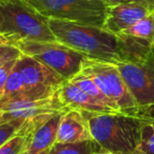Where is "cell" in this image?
Segmentation results:
<instances>
[{"label": "cell", "instance_id": "obj_25", "mask_svg": "<svg viewBox=\"0 0 154 154\" xmlns=\"http://www.w3.org/2000/svg\"><path fill=\"white\" fill-rule=\"evenodd\" d=\"M152 52L154 53V40H153V43H152Z\"/></svg>", "mask_w": 154, "mask_h": 154}, {"label": "cell", "instance_id": "obj_24", "mask_svg": "<svg viewBox=\"0 0 154 154\" xmlns=\"http://www.w3.org/2000/svg\"><path fill=\"white\" fill-rule=\"evenodd\" d=\"M1 43H10V42H8V41L5 40V39L3 38L1 35H0V45H1Z\"/></svg>", "mask_w": 154, "mask_h": 154}, {"label": "cell", "instance_id": "obj_10", "mask_svg": "<svg viewBox=\"0 0 154 154\" xmlns=\"http://www.w3.org/2000/svg\"><path fill=\"white\" fill-rule=\"evenodd\" d=\"M153 13L154 0H134L128 3L108 7L103 28L114 34H119Z\"/></svg>", "mask_w": 154, "mask_h": 154}, {"label": "cell", "instance_id": "obj_26", "mask_svg": "<svg viewBox=\"0 0 154 154\" xmlns=\"http://www.w3.org/2000/svg\"><path fill=\"white\" fill-rule=\"evenodd\" d=\"M48 152H49V151H45V152H42V153H40V154H48Z\"/></svg>", "mask_w": 154, "mask_h": 154}, {"label": "cell", "instance_id": "obj_8", "mask_svg": "<svg viewBox=\"0 0 154 154\" xmlns=\"http://www.w3.org/2000/svg\"><path fill=\"white\" fill-rule=\"evenodd\" d=\"M15 68L23 79V94L34 97H50L59 91L64 80L61 76L31 56L21 55L16 60Z\"/></svg>", "mask_w": 154, "mask_h": 154}, {"label": "cell", "instance_id": "obj_4", "mask_svg": "<svg viewBox=\"0 0 154 154\" xmlns=\"http://www.w3.org/2000/svg\"><path fill=\"white\" fill-rule=\"evenodd\" d=\"M48 19L103 26L107 5L103 0H26Z\"/></svg>", "mask_w": 154, "mask_h": 154}, {"label": "cell", "instance_id": "obj_7", "mask_svg": "<svg viewBox=\"0 0 154 154\" xmlns=\"http://www.w3.org/2000/svg\"><path fill=\"white\" fill-rule=\"evenodd\" d=\"M133 99L139 108L154 107V53L136 61L115 63Z\"/></svg>", "mask_w": 154, "mask_h": 154}, {"label": "cell", "instance_id": "obj_1", "mask_svg": "<svg viewBox=\"0 0 154 154\" xmlns=\"http://www.w3.org/2000/svg\"><path fill=\"white\" fill-rule=\"evenodd\" d=\"M56 40L88 59L117 63L126 60V35L114 34L103 26L48 19Z\"/></svg>", "mask_w": 154, "mask_h": 154}, {"label": "cell", "instance_id": "obj_14", "mask_svg": "<svg viewBox=\"0 0 154 154\" xmlns=\"http://www.w3.org/2000/svg\"><path fill=\"white\" fill-rule=\"evenodd\" d=\"M99 146L94 140L78 143H54L48 154H94Z\"/></svg>", "mask_w": 154, "mask_h": 154}, {"label": "cell", "instance_id": "obj_6", "mask_svg": "<svg viewBox=\"0 0 154 154\" xmlns=\"http://www.w3.org/2000/svg\"><path fill=\"white\" fill-rule=\"evenodd\" d=\"M82 73L93 78L101 92L117 106L120 112L136 114L151 110L143 109L137 106L115 63L86 58L82 63Z\"/></svg>", "mask_w": 154, "mask_h": 154}, {"label": "cell", "instance_id": "obj_3", "mask_svg": "<svg viewBox=\"0 0 154 154\" xmlns=\"http://www.w3.org/2000/svg\"><path fill=\"white\" fill-rule=\"evenodd\" d=\"M0 35L14 45L24 40H56L48 18L26 0H0Z\"/></svg>", "mask_w": 154, "mask_h": 154}, {"label": "cell", "instance_id": "obj_20", "mask_svg": "<svg viewBox=\"0 0 154 154\" xmlns=\"http://www.w3.org/2000/svg\"><path fill=\"white\" fill-rule=\"evenodd\" d=\"M21 55L16 45L11 43H1L0 45V62L5 61L8 59H17Z\"/></svg>", "mask_w": 154, "mask_h": 154}, {"label": "cell", "instance_id": "obj_21", "mask_svg": "<svg viewBox=\"0 0 154 154\" xmlns=\"http://www.w3.org/2000/svg\"><path fill=\"white\" fill-rule=\"evenodd\" d=\"M17 59H8L5 61L0 62V97H1L3 90H5V82L8 79V76L11 73V71L13 70Z\"/></svg>", "mask_w": 154, "mask_h": 154}, {"label": "cell", "instance_id": "obj_23", "mask_svg": "<svg viewBox=\"0 0 154 154\" xmlns=\"http://www.w3.org/2000/svg\"><path fill=\"white\" fill-rule=\"evenodd\" d=\"M94 154H115V153H112V152H109V151H106V150H103L99 148Z\"/></svg>", "mask_w": 154, "mask_h": 154}, {"label": "cell", "instance_id": "obj_16", "mask_svg": "<svg viewBox=\"0 0 154 154\" xmlns=\"http://www.w3.org/2000/svg\"><path fill=\"white\" fill-rule=\"evenodd\" d=\"M23 89L24 87L22 76L19 71L14 66L13 70L11 71V73L8 76L7 82H5V90H3L2 95L0 97V103L5 100H9V99L20 95L23 92Z\"/></svg>", "mask_w": 154, "mask_h": 154}, {"label": "cell", "instance_id": "obj_5", "mask_svg": "<svg viewBox=\"0 0 154 154\" xmlns=\"http://www.w3.org/2000/svg\"><path fill=\"white\" fill-rule=\"evenodd\" d=\"M24 55L31 56L61 76L64 80L72 79L82 72L85 57L75 50L59 41L24 40L16 43Z\"/></svg>", "mask_w": 154, "mask_h": 154}, {"label": "cell", "instance_id": "obj_11", "mask_svg": "<svg viewBox=\"0 0 154 154\" xmlns=\"http://www.w3.org/2000/svg\"><path fill=\"white\" fill-rule=\"evenodd\" d=\"M88 140L93 139L82 111L69 110L62 114L55 143H78Z\"/></svg>", "mask_w": 154, "mask_h": 154}, {"label": "cell", "instance_id": "obj_12", "mask_svg": "<svg viewBox=\"0 0 154 154\" xmlns=\"http://www.w3.org/2000/svg\"><path fill=\"white\" fill-rule=\"evenodd\" d=\"M58 97L66 110L90 112H113L91 98L85 91L77 87L70 80L63 82L58 91Z\"/></svg>", "mask_w": 154, "mask_h": 154}, {"label": "cell", "instance_id": "obj_13", "mask_svg": "<svg viewBox=\"0 0 154 154\" xmlns=\"http://www.w3.org/2000/svg\"><path fill=\"white\" fill-rule=\"evenodd\" d=\"M71 82H73L74 85H76L77 87H79L82 91L87 93L91 98L94 99L96 103H98L99 105L103 106L107 109L111 110L113 112H120L118 107L113 103L112 100H110L105 94L100 91V89L98 88V86L96 85V82L93 80V78H91L90 76H88L87 74L84 73H78L77 75H75L72 79H70Z\"/></svg>", "mask_w": 154, "mask_h": 154}, {"label": "cell", "instance_id": "obj_15", "mask_svg": "<svg viewBox=\"0 0 154 154\" xmlns=\"http://www.w3.org/2000/svg\"><path fill=\"white\" fill-rule=\"evenodd\" d=\"M122 33L135 38L143 39L152 45L154 40V13L143 18Z\"/></svg>", "mask_w": 154, "mask_h": 154}, {"label": "cell", "instance_id": "obj_17", "mask_svg": "<svg viewBox=\"0 0 154 154\" xmlns=\"http://www.w3.org/2000/svg\"><path fill=\"white\" fill-rule=\"evenodd\" d=\"M133 154H154V120L145 126L140 143Z\"/></svg>", "mask_w": 154, "mask_h": 154}, {"label": "cell", "instance_id": "obj_19", "mask_svg": "<svg viewBox=\"0 0 154 154\" xmlns=\"http://www.w3.org/2000/svg\"><path fill=\"white\" fill-rule=\"evenodd\" d=\"M24 120L22 119H13L9 122H0V147L5 145L14 135L17 134Z\"/></svg>", "mask_w": 154, "mask_h": 154}, {"label": "cell", "instance_id": "obj_9", "mask_svg": "<svg viewBox=\"0 0 154 154\" xmlns=\"http://www.w3.org/2000/svg\"><path fill=\"white\" fill-rule=\"evenodd\" d=\"M2 116L0 122L13 119L26 120L43 113H64L68 110L62 106L58 92L50 97H34L21 93L18 96L0 103Z\"/></svg>", "mask_w": 154, "mask_h": 154}, {"label": "cell", "instance_id": "obj_2", "mask_svg": "<svg viewBox=\"0 0 154 154\" xmlns=\"http://www.w3.org/2000/svg\"><path fill=\"white\" fill-rule=\"evenodd\" d=\"M92 139L99 148L115 154H133L141 140L143 130L154 120L151 111L143 113L82 111Z\"/></svg>", "mask_w": 154, "mask_h": 154}, {"label": "cell", "instance_id": "obj_18", "mask_svg": "<svg viewBox=\"0 0 154 154\" xmlns=\"http://www.w3.org/2000/svg\"><path fill=\"white\" fill-rule=\"evenodd\" d=\"M26 137L17 133L0 147V154H22L26 149Z\"/></svg>", "mask_w": 154, "mask_h": 154}, {"label": "cell", "instance_id": "obj_22", "mask_svg": "<svg viewBox=\"0 0 154 154\" xmlns=\"http://www.w3.org/2000/svg\"><path fill=\"white\" fill-rule=\"evenodd\" d=\"M103 1L107 5V7H113V5L131 2V1H134V0H103Z\"/></svg>", "mask_w": 154, "mask_h": 154}, {"label": "cell", "instance_id": "obj_27", "mask_svg": "<svg viewBox=\"0 0 154 154\" xmlns=\"http://www.w3.org/2000/svg\"><path fill=\"white\" fill-rule=\"evenodd\" d=\"M1 116H2V111H0V117H1Z\"/></svg>", "mask_w": 154, "mask_h": 154}]
</instances>
